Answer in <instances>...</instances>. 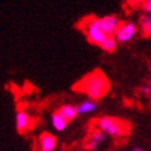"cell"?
Segmentation results:
<instances>
[{"mask_svg": "<svg viewBox=\"0 0 151 151\" xmlns=\"http://www.w3.org/2000/svg\"><path fill=\"white\" fill-rule=\"evenodd\" d=\"M137 31L138 27L134 22H122L118 27L117 32L114 33V37L119 43H127L134 38V36L137 35Z\"/></svg>", "mask_w": 151, "mask_h": 151, "instance_id": "obj_4", "label": "cell"}, {"mask_svg": "<svg viewBox=\"0 0 151 151\" xmlns=\"http://www.w3.org/2000/svg\"><path fill=\"white\" fill-rule=\"evenodd\" d=\"M97 128L102 130L106 135H109L113 138L124 137L129 132V124L124 120L113 117H102L97 122Z\"/></svg>", "mask_w": 151, "mask_h": 151, "instance_id": "obj_3", "label": "cell"}, {"mask_svg": "<svg viewBox=\"0 0 151 151\" xmlns=\"http://www.w3.org/2000/svg\"><path fill=\"white\" fill-rule=\"evenodd\" d=\"M140 26L142 29V33L145 36H151V16H142L140 19Z\"/></svg>", "mask_w": 151, "mask_h": 151, "instance_id": "obj_12", "label": "cell"}, {"mask_svg": "<svg viewBox=\"0 0 151 151\" xmlns=\"http://www.w3.org/2000/svg\"><path fill=\"white\" fill-rule=\"evenodd\" d=\"M57 146V139L49 133H43L37 140V150L38 151H53Z\"/></svg>", "mask_w": 151, "mask_h": 151, "instance_id": "obj_5", "label": "cell"}, {"mask_svg": "<svg viewBox=\"0 0 151 151\" xmlns=\"http://www.w3.org/2000/svg\"><path fill=\"white\" fill-rule=\"evenodd\" d=\"M104 138H106V134L97 128V129L92 130V133L90 134V137L86 141V147L88 150H95L102 141H104Z\"/></svg>", "mask_w": 151, "mask_h": 151, "instance_id": "obj_8", "label": "cell"}, {"mask_svg": "<svg viewBox=\"0 0 151 151\" xmlns=\"http://www.w3.org/2000/svg\"><path fill=\"white\" fill-rule=\"evenodd\" d=\"M68 124V120L60 114V113L57 111L52 116V125L54 127V129L58 132H63Z\"/></svg>", "mask_w": 151, "mask_h": 151, "instance_id": "obj_10", "label": "cell"}, {"mask_svg": "<svg viewBox=\"0 0 151 151\" xmlns=\"http://www.w3.org/2000/svg\"><path fill=\"white\" fill-rule=\"evenodd\" d=\"M133 151H144V150H141V149H139V147H135Z\"/></svg>", "mask_w": 151, "mask_h": 151, "instance_id": "obj_16", "label": "cell"}, {"mask_svg": "<svg viewBox=\"0 0 151 151\" xmlns=\"http://www.w3.org/2000/svg\"><path fill=\"white\" fill-rule=\"evenodd\" d=\"M149 86L151 87V79H150V81H149Z\"/></svg>", "mask_w": 151, "mask_h": 151, "instance_id": "obj_17", "label": "cell"}, {"mask_svg": "<svg viewBox=\"0 0 151 151\" xmlns=\"http://www.w3.org/2000/svg\"><path fill=\"white\" fill-rule=\"evenodd\" d=\"M32 125V119L27 114V112L25 111H17L16 113V128L20 133H25L27 132Z\"/></svg>", "mask_w": 151, "mask_h": 151, "instance_id": "obj_7", "label": "cell"}, {"mask_svg": "<svg viewBox=\"0 0 151 151\" xmlns=\"http://www.w3.org/2000/svg\"><path fill=\"white\" fill-rule=\"evenodd\" d=\"M58 112L62 114L68 122L69 120H73V119H75L76 118V116L79 114V112H78V107H74V106H71V104H65V106H62L59 109H58Z\"/></svg>", "mask_w": 151, "mask_h": 151, "instance_id": "obj_9", "label": "cell"}, {"mask_svg": "<svg viewBox=\"0 0 151 151\" xmlns=\"http://www.w3.org/2000/svg\"><path fill=\"white\" fill-rule=\"evenodd\" d=\"M142 9L146 12H151V0H145L144 4H142Z\"/></svg>", "mask_w": 151, "mask_h": 151, "instance_id": "obj_15", "label": "cell"}, {"mask_svg": "<svg viewBox=\"0 0 151 151\" xmlns=\"http://www.w3.org/2000/svg\"><path fill=\"white\" fill-rule=\"evenodd\" d=\"M127 1H128V4H129L130 6L135 7V6L142 5V4H144V1H145V0H127Z\"/></svg>", "mask_w": 151, "mask_h": 151, "instance_id": "obj_14", "label": "cell"}, {"mask_svg": "<svg viewBox=\"0 0 151 151\" xmlns=\"http://www.w3.org/2000/svg\"><path fill=\"white\" fill-rule=\"evenodd\" d=\"M117 43H118V41L116 40V37L111 36L109 38L102 44L101 48L103 50H106V52H113V50H116V48H117Z\"/></svg>", "mask_w": 151, "mask_h": 151, "instance_id": "obj_13", "label": "cell"}, {"mask_svg": "<svg viewBox=\"0 0 151 151\" xmlns=\"http://www.w3.org/2000/svg\"><path fill=\"white\" fill-rule=\"evenodd\" d=\"M80 27L86 35L87 40L92 44H96V46L102 47V44L111 37V35H108L103 29L101 25V20L97 17H87L82 20L80 22Z\"/></svg>", "mask_w": 151, "mask_h": 151, "instance_id": "obj_2", "label": "cell"}, {"mask_svg": "<svg viewBox=\"0 0 151 151\" xmlns=\"http://www.w3.org/2000/svg\"><path fill=\"white\" fill-rule=\"evenodd\" d=\"M96 109V103L91 100L88 101H84L82 103H80L78 106V112L79 114H87L90 112H93Z\"/></svg>", "mask_w": 151, "mask_h": 151, "instance_id": "obj_11", "label": "cell"}, {"mask_svg": "<svg viewBox=\"0 0 151 151\" xmlns=\"http://www.w3.org/2000/svg\"><path fill=\"white\" fill-rule=\"evenodd\" d=\"M100 20H101V25H102L103 29L108 35H111V36H114V33L117 32L118 27L120 26V24H122V22L119 21V19L117 16H114V15L104 16V17H102Z\"/></svg>", "mask_w": 151, "mask_h": 151, "instance_id": "obj_6", "label": "cell"}, {"mask_svg": "<svg viewBox=\"0 0 151 151\" xmlns=\"http://www.w3.org/2000/svg\"><path fill=\"white\" fill-rule=\"evenodd\" d=\"M75 88L81 92H85L92 100H100L108 92L109 82L103 73L96 70L82 78L75 85Z\"/></svg>", "mask_w": 151, "mask_h": 151, "instance_id": "obj_1", "label": "cell"}]
</instances>
